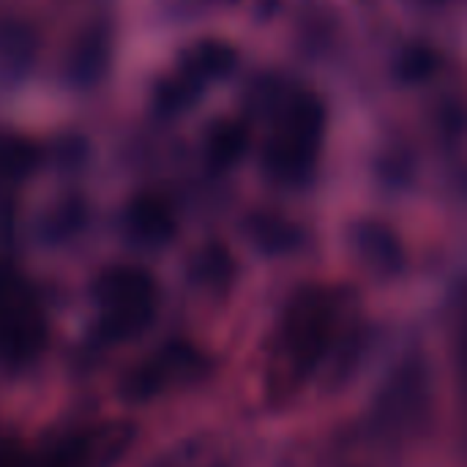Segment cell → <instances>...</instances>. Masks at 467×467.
<instances>
[{"instance_id":"cell-1","label":"cell","mask_w":467,"mask_h":467,"mask_svg":"<svg viewBox=\"0 0 467 467\" xmlns=\"http://www.w3.org/2000/svg\"><path fill=\"white\" fill-rule=\"evenodd\" d=\"M345 337V309L337 293L309 287L298 293L274 334L268 358V391L274 400L298 394L337 353Z\"/></svg>"},{"instance_id":"cell-2","label":"cell","mask_w":467,"mask_h":467,"mask_svg":"<svg viewBox=\"0 0 467 467\" xmlns=\"http://www.w3.org/2000/svg\"><path fill=\"white\" fill-rule=\"evenodd\" d=\"M323 137V107L306 90L282 93L274 109V131L265 150L268 172L287 183L298 186L312 175Z\"/></svg>"},{"instance_id":"cell-3","label":"cell","mask_w":467,"mask_h":467,"mask_svg":"<svg viewBox=\"0 0 467 467\" xmlns=\"http://www.w3.org/2000/svg\"><path fill=\"white\" fill-rule=\"evenodd\" d=\"M99 334L109 342H123L145 331L159 306L156 282L140 268H112L99 276L96 290Z\"/></svg>"},{"instance_id":"cell-4","label":"cell","mask_w":467,"mask_h":467,"mask_svg":"<svg viewBox=\"0 0 467 467\" xmlns=\"http://www.w3.org/2000/svg\"><path fill=\"white\" fill-rule=\"evenodd\" d=\"M47 345V320L33 290L14 274H0V361L22 367Z\"/></svg>"},{"instance_id":"cell-5","label":"cell","mask_w":467,"mask_h":467,"mask_svg":"<svg viewBox=\"0 0 467 467\" xmlns=\"http://www.w3.org/2000/svg\"><path fill=\"white\" fill-rule=\"evenodd\" d=\"M131 443L129 424H96L60 438L27 467H115Z\"/></svg>"},{"instance_id":"cell-6","label":"cell","mask_w":467,"mask_h":467,"mask_svg":"<svg viewBox=\"0 0 467 467\" xmlns=\"http://www.w3.org/2000/svg\"><path fill=\"white\" fill-rule=\"evenodd\" d=\"M202 375V356L186 345H170L159 350L148 364L131 378V391L137 397H156L167 389H175L186 380Z\"/></svg>"},{"instance_id":"cell-7","label":"cell","mask_w":467,"mask_h":467,"mask_svg":"<svg viewBox=\"0 0 467 467\" xmlns=\"http://www.w3.org/2000/svg\"><path fill=\"white\" fill-rule=\"evenodd\" d=\"M129 230L142 244H161L172 233V216L159 200H140L129 213Z\"/></svg>"}]
</instances>
